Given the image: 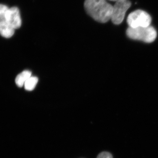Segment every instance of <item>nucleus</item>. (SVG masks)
I'll return each instance as SVG.
<instances>
[{
    "label": "nucleus",
    "instance_id": "obj_10",
    "mask_svg": "<svg viewBox=\"0 0 158 158\" xmlns=\"http://www.w3.org/2000/svg\"><path fill=\"white\" fill-rule=\"evenodd\" d=\"M97 158H113V156L108 152H103L98 156Z\"/></svg>",
    "mask_w": 158,
    "mask_h": 158
},
{
    "label": "nucleus",
    "instance_id": "obj_1",
    "mask_svg": "<svg viewBox=\"0 0 158 158\" xmlns=\"http://www.w3.org/2000/svg\"><path fill=\"white\" fill-rule=\"evenodd\" d=\"M84 5L87 14L98 22L105 23L111 20L113 6L106 0H85Z\"/></svg>",
    "mask_w": 158,
    "mask_h": 158
},
{
    "label": "nucleus",
    "instance_id": "obj_7",
    "mask_svg": "<svg viewBox=\"0 0 158 158\" xmlns=\"http://www.w3.org/2000/svg\"><path fill=\"white\" fill-rule=\"evenodd\" d=\"M31 76L32 74L31 71L29 70L23 71L16 77L15 80V84L18 87L22 88L24 86L27 80Z\"/></svg>",
    "mask_w": 158,
    "mask_h": 158
},
{
    "label": "nucleus",
    "instance_id": "obj_5",
    "mask_svg": "<svg viewBox=\"0 0 158 158\" xmlns=\"http://www.w3.org/2000/svg\"><path fill=\"white\" fill-rule=\"evenodd\" d=\"M5 20L15 30L19 28L22 25V19L19 9L16 7L9 8L6 14Z\"/></svg>",
    "mask_w": 158,
    "mask_h": 158
},
{
    "label": "nucleus",
    "instance_id": "obj_9",
    "mask_svg": "<svg viewBox=\"0 0 158 158\" xmlns=\"http://www.w3.org/2000/svg\"><path fill=\"white\" fill-rule=\"evenodd\" d=\"M9 9L6 5L0 4V20L1 21L6 20V14Z\"/></svg>",
    "mask_w": 158,
    "mask_h": 158
},
{
    "label": "nucleus",
    "instance_id": "obj_12",
    "mask_svg": "<svg viewBox=\"0 0 158 158\" xmlns=\"http://www.w3.org/2000/svg\"><path fill=\"white\" fill-rule=\"evenodd\" d=\"M1 20H0V22H1Z\"/></svg>",
    "mask_w": 158,
    "mask_h": 158
},
{
    "label": "nucleus",
    "instance_id": "obj_2",
    "mask_svg": "<svg viewBox=\"0 0 158 158\" xmlns=\"http://www.w3.org/2000/svg\"><path fill=\"white\" fill-rule=\"evenodd\" d=\"M127 37L135 40H141L150 43L153 42L157 37V32L152 26L131 28L129 27L126 31Z\"/></svg>",
    "mask_w": 158,
    "mask_h": 158
},
{
    "label": "nucleus",
    "instance_id": "obj_3",
    "mask_svg": "<svg viewBox=\"0 0 158 158\" xmlns=\"http://www.w3.org/2000/svg\"><path fill=\"white\" fill-rule=\"evenodd\" d=\"M151 16L147 12L142 10H137L129 15L127 23L131 28L147 27L150 26Z\"/></svg>",
    "mask_w": 158,
    "mask_h": 158
},
{
    "label": "nucleus",
    "instance_id": "obj_4",
    "mask_svg": "<svg viewBox=\"0 0 158 158\" xmlns=\"http://www.w3.org/2000/svg\"><path fill=\"white\" fill-rule=\"evenodd\" d=\"M131 6L129 0H121L116 2L113 6V13L111 20L115 25H119L123 21L126 13Z\"/></svg>",
    "mask_w": 158,
    "mask_h": 158
},
{
    "label": "nucleus",
    "instance_id": "obj_8",
    "mask_svg": "<svg viewBox=\"0 0 158 158\" xmlns=\"http://www.w3.org/2000/svg\"><path fill=\"white\" fill-rule=\"evenodd\" d=\"M38 81V79L36 77L31 76L24 85L25 89L27 91H32L35 89Z\"/></svg>",
    "mask_w": 158,
    "mask_h": 158
},
{
    "label": "nucleus",
    "instance_id": "obj_11",
    "mask_svg": "<svg viewBox=\"0 0 158 158\" xmlns=\"http://www.w3.org/2000/svg\"><path fill=\"white\" fill-rule=\"evenodd\" d=\"M108 1H112V2H118V1H121V0H108Z\"/></svg>",
    "mask_w": 158,
    "mask_h": 158
},
{
    "label": "nucleus",
    "instance_id": "obj_6",
    "mask_svg": "<svg viewBox=\"0 0 158 158\" xmlns=\"http://www.w3.org/2000/svg\"><path fill=\"white\" fill-rule=\"evenodd\" d=\"M15 29L11 27L6 20L0 22V35L6 38H9L13 36Z\"/></svg>",
    "mask_w": 158,
    "mask_h": 158
}]
</instances>
